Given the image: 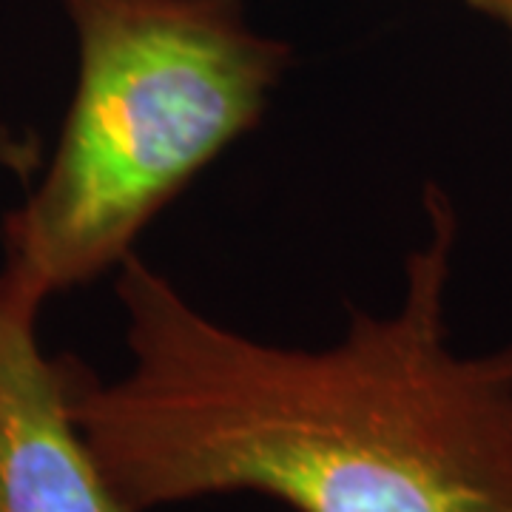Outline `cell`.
Returning <instances> with one entry per match:
<instances>
[{
  "mask_svg": "<svg viewBox=\"0 0 512 512\" xmlns=\"http://www.w3.org/2000/svg\"><path fill=\"white\" fill-rule=\"evenodd\" d=\"M498 26H504V32L510 35V43H512V9L507 12V15H504V18L498 20Z\"/></svg>",
  "mask_w": 512,
  "mask_h": 512,
  "instance_id": "5b68a950",
  "label": "cell"
},
{
  "mask_svg": "<svg viewBox=\"0 0 512 512\" xmlns=\"http://www.w3.org/2000/svg\"><path fill=\"white\" fill-rule=\"evenodd\" d=\"M396 311L350 308L325 348L222 325L134 254L114 271L128 365L66 359L72 416L128 512L265 495L291 512H512V342L447 328L461 214L421 188Z\"/></svg>",
  "mask_w": 512,
  "mask_h": 512,
  "instance_id": "6da1fadb",
  "label": "cell"
},
{
  "mask_svg": "<svg viewBox=\"0 0 512 512\" xmlns=\"http://www.w3.org/2000/svg\"><path fill=\"white\" fill-rule=\"evenodd\" d=\"M458 3H464V6L473 9V12L487 15V18L495 20V23L512 9V0H458Z\"/></svg>",
  "mask_w": 512,
  "mask_h": 512,
  "instance_id": "277c9868",
  "label": "cell"
},
{
  "mask_svg": "<svg viewBox=\"0 0 512 512\" xmlns=\"http://www.w3.org/2000/svg\"><path fill=\"white\" fill-rule=\"evenodd\" d=\"M40 311L0 271V512H128L72 416L66 356L40 345Z\"/></svg>",
  "mask_w": 512,
  "mask_h": 512,
  "instance_id": "3957f363",
  "label": "cell"
},
{
  "mask_svg": "<svg viewBox=\"0 0 512 512\" xmlns=\"http://www.w3.org/2000/svg\"><path fill=\"white\" fill-rule=\"evenodd\" d=\"M72 103L43 177L3 222V276L46 305L117 271L148 225L251 134L291 43L245 0H63Z\"/></svg>",
  "mask_w": 512,
  "mask_h": 512,
  "instance_id": "7a4b0ae2",
  "label": "cell"
}]
</instances>
